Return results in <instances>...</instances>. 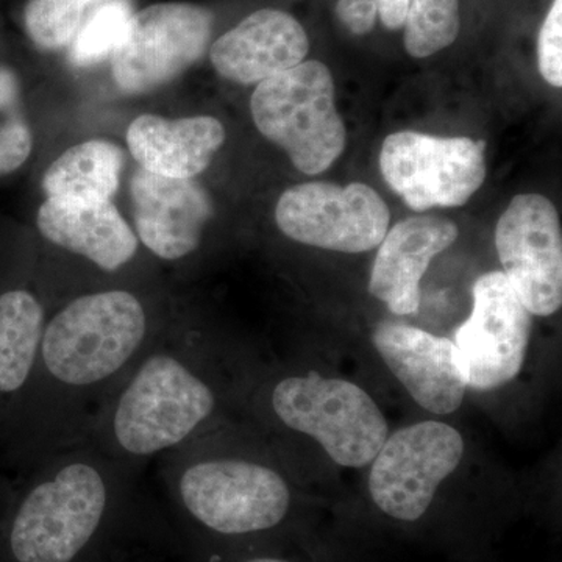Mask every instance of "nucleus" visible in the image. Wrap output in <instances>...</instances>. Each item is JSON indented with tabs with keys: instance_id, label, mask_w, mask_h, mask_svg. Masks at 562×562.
I'll return each instance as SVG.
<instances>
[{
	"instance_id": "1",
	"label": "nucleus",
	"mask_w": 562,
	"mask_h": 562,
	"mask_svg": "<svg viewBox=\"0 0 562 562\" xmlns=\"http://www.w3.org/2000/svg\"><path fill=\"white\" fill-rule=\"evenodd\" d=\"M171 322L128 288L81 292L47 314L27 386L0 435L13 479L87 441L95 417Z\"/></svg>"
},
{
	"instance_id": "2",
	"label": "nucleus",
	"mask_w": 562,
	"mask_h": 562,
	"mask_svg": "<svg viewBox=\"0 0 562 562\" xmlns=\"http://www.w3.org/2000/svg\"><path fill=\"white\" fill-rule=\"evenodd\" d=\"M144 469L88 443L3 483L0 562H99L140 522Z\"/></svg>"
},
{
	"instance_id": "3",
	"label": "nucleus",
	"mask_w": 562,
	"mask_h": 562,
	"mask_svg": "<svg viewBox=\"0 0 562 562\" xmlns=\"http://www.w3.org/2000/svg\"><path fill=\"white\" fill-rule=\"evenodd\" d=\"M222 401L209 349L171 324L111 392L85 443L146 468L211 431Z\"/></svg>"
},
{
	"instance_id": "4",
	"label": "nucleus",
	"mask_w": 562,
	"mask_h": 562,
	"mask_svg": "<svg viewBox=\"0 0 562 562\" xmlns=\"http://www.w3.org/2000/svg\"><path fill=\"white\" fill-rule=\"evenodd\" d=\"M158 461L173 513L205 541H258L283 530L294 513V492L279 469L255 458L214 452L205 435Z\"/></svg>"
},
{
	"instance_id": "5",
	"label": "nucleus",
	"mask_w": 562,
	"mask_h": 562,
	"mask_svg": "<svg viewBox=\"0 0 562 562\" xmlns=\"http://www.w3.org/2000/svg\"><path fill=\"white\" fill-rule=\"evenodd\" d=\"M268 408L281 427L319 442L342 468L371 464L390 436L380 406L349 380L317 373L283 376L268 392Z\"/></svg>"
},
{
	"instance_id": "6",
	"label": "nucleus",
	"mask_w": 562,
	"mask_h": 562,
	"mask_svg": "<svg viewBox=\"0 0 562 562\" xmlns=\"http://www.w3.org/2000/svg\"><path fill=\"white\" fill-rule=\"evenodd\" d=\"M261 135L286 151L292 165L317 176L341 157L346 125L335 103V81L324 63L310 60L258 83L250 101Z\"/></svg>"
},
{
	"instance_id": "7",
	"label": "nucleus",
	"mask_w": 562,
	"mask_h": 562,
	"mask_svg": "<svg viewBox=\"0 0 562 562\" xmlns=\"http://www.w3.org/2000/svg\"><path fill=\"white\" fill-rule=\"evenodd\" d=\"M464 450L461 432L438 420L417 422L387 436L368 479L376 512L405 527L424 522Z\"/></svg>"
},
{
	"instance_id": "8",
	"label": "nucleus",
	"mask_w": 562,
	"mask_h": 562,
	"mask_svg": "<svg viewBox=\"0 0 562 562\" xmlns=\"http://www.w3.org/2000/svg\"><path fill=\"white\" fill-rule=\"evenodd\" d=\"M213 14L194 3H155L133 13L127 32L111 55V72L127 94L171 83L195 65L210 46Z\"/></svg>"
},
{
	"instance_id": "9",
	"label": "nucleus",
	"mask_w": 562,
	"mask_h": 562,
	"mask_svg": "<svg viewBox=\"0 0 562 562\" xmlns=\"http://www.w3.org/2000/svg\"><path fill=\"white\" fill-rule=\"evenodd\" d=\"M380 169L391 190L414 211L461 206L486 179L484 143L392 133L380 151Z\"/></svg>"
},
{
	"instance_id": "10",
	"label": "nucleus",
	"mask_w": 562,
	"mask_h": 562,
	"mask_svg": "<svg viewBox=\"0 0 562 562\" xmlns=\"http://www.w3.org/2000/svg\"><path fill=\"white\" fill-rule=\"evenodd\" d=\"M276 221L292 241L341 254H364L383 241L391 213L379 192L368 184L341 187L313 181L281 194Z\"/></svg>"
},
{
	"instance_id": "11",
	"label": "nucleus",
	"mask_w": 562,
	"mask_h": 562,
	"mask_svg": "<svg viewBox=\"0 0 562 562\" xmlns=\"http://www.w3.org/2000/svg\"><path fill=\"white\" fill-rule=\"evenodd\" d=\"M471 316L454 331V347L468 387L492 391L522 371L531 338V314L503 272L473 284Z\"/></svg>"
},
{
	"instance_id": "12",
	"label": "nucleus",
	"mask_w": 562,
	"mask_h": 562,
	"mask_svg": "<svg viewBox=\"0 0 562 562\" xmlns=\"http://www.w3.org/2000/svg\"><path fill=\"white\" fill-rule=\"evenodd\" d=\"M503 276L531 316H552L562 305V233L549 199L516 195L495 228Z\"/></svg>"
},
{
	"instance_id": "13",
	"label": "nucleus",
	"mask_w": 562,
	"mask_h": 562,
	"mask_svg": "<svg viewBox=\"0 0 562 562\" xmlns=\"http://www.w3.org/2000/svg\"><path fill=\"white\" fill-rule=\"evenodd\" d=\"M131 192L135 233L144 249L168 262L187 260L199 250L213 216V205L201 184L139 168Z\"/></svg>"
},
{
	"instance_id": "14",
	"label": "nucleus",
	"mask_w": 562,
	"mask_h": 562,
	"mask_svg": "<svg viewBox=\"0 0 562 562\" xmlns=\"http://www.w3.org/2000/svg\"><path fill=\"white\" fill-rule=\"evenodd\" d=\"M372 342L414 402L432 414L457 412L469 390L449 338L412 325L382 322Z\"/></svg>"
},
{
	"instance_id": "15",
	"label": "nucleus",
	"mask_w": 562,
	"mask_h": 562,
	"mask_svg": "<svg viewBox=\"0 0 562 562\" xmlns=\"http://www.w3.org/2000/svg\"><path fill=\"white\" fill-rule=\"evenodd\" d=\"M308 50L301 22L284 11L262 9L222 35L211 46L210 60L224 79L254 85L301 65Z\"/></svg>"
},
{
	"instance_id": "16",
	"label": "nucleus",
	"mask_w": 562,
	"mask_h": 562,
	"mask_svg": "<svg viewBox=\"0 0 562 562\" xmlns=\"http://www.w3.org/2000/svg\"><path fill=\"white\" fill-rule=\"evenodd\" d=\"M457 238V224L446 217L414 216L398 222L380 243L369 292L397 316L416 313L422 277Z\"/></svg>"
},
{
	"instance_id": "17",
	"label": "nucleus",
	"mask_w": 562,
	"mask_h": 562,
	"mask_svg": "<svg viewBox=\"0 0 562 562\" xmlns=\"http://www.w3.org/2000/svg\"><path fill=\"white\" fill-rule=\"evenodd\" d=\"M36 228L44 241L106 276L128 268L139 250L138 236L111 201L83 205L46 201L36 213Z\"/></svg>"
},
{
	"instance_id": "18",
	"label": "nucleus",
	"mask_w": 562,
	"mask_h": 562,
	"mask_svg": "<svg viewBox=\"0 0 562 562\" xmlns=\"http://www.w3.org/2000/svg\"><path fill=\"white\" fill-rule=\"evenodd\" d=\"M224 143V125L211 116L166 120L140 114L127 131L128 150L139 168L169 179H194Z\"/></svg>"
},
{
	"instance_id": "19",
	"label": "nucleus",
	"mask_w": 562,
	"mask_h": 562,
	"mask_svg": "<svg viewBox=\"0 0 562 562\" xmlns=\"http://www.w3.org/2000/svg\"><path fill=\"white\" fill-rule=\"evenodd\" d=\"M47 314L25 284L0 288V435L31 380Z\"/></svg>"
},
{
	"instance_id": "20",
	"label": "nucleus",
	"mask_w": 562,
	"mask_h": 562,
	"mask_svg": "<svg viewBox=\"0 0 562 562\" xmlns=\"http://www.w3.org/2000/svg\"><path fill=\"white\" fill-rule=\"evenodd\" d=\"M124 154L110 140L91 139L70 147L44 172L46 201L83 205L111 201L121 183Z\"/></svg>"
},
{
	"instance_id": "21",
	"label": "nucleus",
	"mask_w": 562,
	"mask_h": 562,
	"mask_svg": "<svg viewBox=\"0 0 562 562\" xmlns=\"http://www.w3.org/2000/svg\"><path fill=\"white\" fill-rule=\"evenodd\" d=\"M32 150L33 132L20 74L0 61V180L20 171Z\"/></svg>"
},
{
	"instance_id": "22",
	"label": "nucleus",
	"mask_w": 562,
	"mask_h": 562,
	"mask_svg": "<svg viewBox=\"0 0 562 562\" xmlns=\"http://www.w3.org/2000/svg\"><path fill=\"white\" fill-rule=\"evenodd\" d=\"M405 49L427 58L454 43L460 33V0H412L406 14Z\"/></svg>"
},
{
	"instance_id": "23",
	"label": "nucleus",
	"mask_w": 562,
	"mask_h": 562,
	"mask_svg": "<svg viewBox=\"0 0 562 562\" xmlns=\"http://www.w3.org/2000/svg\"><path fill=\"white\" fill-rule=\"evenodd\" d=\"M133 11L127 0H110L92 11L70 44V61L79 68L111 58L128 29Z\"/></svg>"
},
{
	"instance_id": "24",
	"label": "nucleus",
	"mask_w": 562,
	"mask_h": 562,
	"mask_svg": "<svg viewBox=\"0 0 562 562\" xmlns=\"http://www.w3.org/2000/svg\"><path fill=\"white\" fill-rule=\"evenodd\" d=\"M90 0H29L24 9L25 33L41 50H60L72 44Z\"/></svg>"
},
{
	"instance_id": "25",
	"label": "nucleus",
	"mask_w": 562,
	"mask_h": 562,
	"mask_svg": "<svg viewBox=\"0 0 562 562\" xmlns=\"http://www.w3.org/2000/svg\"><path fill=\"white\" fill-rule=\"evenodd\" d=\"M541 76L554 88L562 87V0H554L538 41Z\"/></svg>"
},
{
	"instance_id": "26",
	"label": "nucleus",
	"mask_w": 562,
	"mask_h": 562,
	"mask_svg": "<svg viewBox=\"0 0 562 562\" xmlns=\"http://www.w3.org/2000/svg\"><path fill=\"white\" fill-rule=\"evenodd\" d=\"M336 16L353 35H368L379 16L376 0H338Z\"/></svg>"
},
{
	"instance_id": "27",
	"label": "nucleus",
	"mask_w": 562,
	"mask_h": 562,
	"mask_svg": "<svg viewBox=\"0 0 562 562\" xmlns=\"http://www.w3.org/2000/svg\"><path fill=\"white\" fill-rule=\"evenodd\" d=\"M412 0H376L379 3V16L384 27L397 31L405 25Z\"/></svg>"
},
{
	"instance_id": "28",
	"label": "nucleus",
	"mask_w": 562,
	"mask_h": 562,
	"mask_svg": "<svg viewBox=\"0 0 562 562\" xmlns=\"http://www.w3.org/2000/svg\"><path fill=\"white\" fill-rule=\"evenodd\" d=\"M232 562H295L294 560H290V558L281 557V554L269 553V552H257L243 554V557L236 558L235 561Z\"/></svg>"
},
{
	"instance_id": "29",
	"label": "nucleus",
	"mask_w": 562,
	"mask_h": 562,
	"mask_svg": "<svg viewBox=\"0 0 562 562\" xmlns=\"http://www.w3.org/2000/svg\"><path fill=\"white\" fill-rule=\"evenodd\" d=\"M3 483L0 482V492H2Z\"/></svg>"
},
{
	"instance_id": "30",
	"label": "nucleus",
	"mask_w": 562,
	"mask_h": 562,
	"mask_svg": "<svg viewBox=\"0 0 562 562\" xmlns=\"http://www.w3.org/2000/svg\"><path fill=\"white\" fill-rule=\"evenodd\" d=\"M3 284H5V283H0V288H2V286H3Z\"/></svg>"
}]
</instances>
